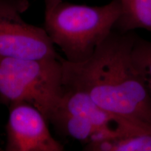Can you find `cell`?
Instances as JSON below:
<instances>
[{
    "instance_id": "obj_1",
    "label": "cell",
    "mask_w": 151,
    "mask_h": 151,
    "mask_svg": "<svg viewBox=\"0 0 151 151\" xmlns=\"http://www.w3.org/2000/svg\"><path fill=\"white\" fill-rule=\"evenodd\" d=\"M137 37L113 29L86 61L60 57L64 87L86 92L113 114L151 123V98L132 57Z\"/></svg>"
},
{
    "instance_id": "obj_2",
    "label": "cell",
    "mask_w": 151,
    "mask_h": 151,
    "mask_svg": "<svg viewBox=\"0 0 151 151\" xmlns=\"http://www.w3.org/2000/svg\"><path fill=\"white\" fill-rule=\"evenodd\" d=\"M120 13L118 0L99 6L63 1L45 11L44 29L67 61L81 63L89 59L114 29Z\"/></svg>"
},
{
    "instance_id": "obj_7",
    "label": "cell",
    "mask_w": 151,
    "mask_h": 151,
    "mask_svg": "<svg viewBox=\"0 0 151 151\" xmlns=\"http://www.w3.org/2000/svg\"><path fill=\"white\" fill-rule=\"evenodd\" d=\"M121 13L114 29L129 32L144 29L151 32V0H118Z\"/></svg>"
},
{
    "instance_id": "obj_5",
    "label": "cell",
    "mask_w": 151,
    "mask_h": 151,
    "mask_svg": "<svg viewBox=\"0 0 151 151\" xmlns=\"http://www.w3.org/2000/svg\"><path fill=\"white\" fill-rule=\"evenodd\" d=\"M6 124V151H62L65 147L52 137L48 120L33 106L18 103L8 107Z\"/></svg>"
},
{
    "instance_id": "obj_9",
    "label": "cell",
    "mask_w": 151,
    "mask_h": 151,
    "mask_svg": "<svg viewBox=\"0 0 151 151\" xmlns=\"http://www.w3.org/2000/svg\"><path fill=\"white\" fill-rule=\"evenodd\" d=\"M64 0H44L45 6H46V11H50V9L54 8L58 4L63 1Z\"/></svg>"
},
{
    "instance_id": "obj_4",
    "label": "cell",
    "mask_w": 151,
    "mask_h": 151,
    "mask_svg": "<svg viewBox=\"0 0 151 151\" xmlns=\"http://www.w3.org/2000/svg\"><path fill=\"white\" fill-rule=\"evenodd\" d=\"M28 0H0V55L24 59L58 58L44 28L28 23L22 15Z\"/></svg>"
},
{
    "instance_id": "obj_8",
    "label": "cell",
    "mask_w": 151,
    "mask_h": 151,
    "mask_svg": "<svg viewBox=\"0 0 151 151\" xmlns=\"http://www.w3.org/2000/svg\"><path fill=\"white\" fill-rule=\"evenodd\" d=\"M132 57L134 65L144 79L151 98V41L137 37Z\"/></svg>"
},
{
    "instance_id": "obj_6",
    "label": "cell",
    "mask_w": 151,
    "mask_h": 151,
    "mask_svg": "<svg viewBox=\"0 0 151 151\" xmlns=\"http://www.w3.org/2000/svg\"><path fill=\"white\" fill-rule=\"evenodd\" d=\"M85 150L151 151V123L142 122L127 134L117 139L90 143Z\"/></svg>"
},
{
    "instance_id": "obj_3",
    "label": "cell",
    "mask_w": 151,
    "mask_h": 151,
    "mask_svg": "<svg viewBox=\"0 0 151 151\" xmlns=\"http://www.w3.org/2000/svg\"><path fill=\"white\" fill-rule=\"evenodd\" d=\"M60 57L24 59L0 55V104L8 107L29 104L48 122L65 89Z\"/></svg>"
}]
</instances>
